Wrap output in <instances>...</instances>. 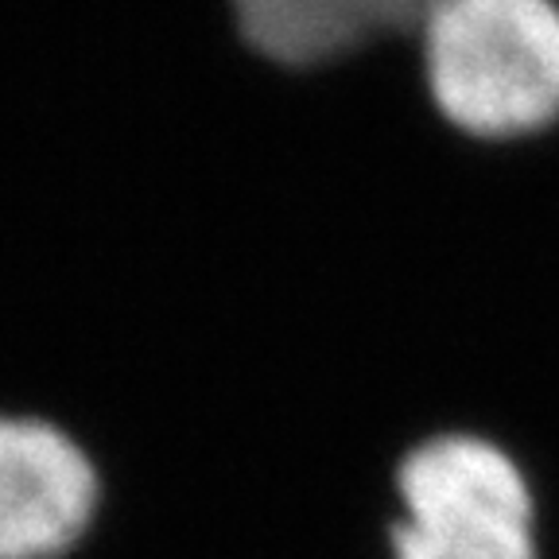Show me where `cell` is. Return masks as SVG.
<instances>
[{
	"mask_svg": "<svg viewBox=\"0 0 559 559\" xmlns=\"http://www.w3.org/2000/svg\"><path fill=\"white\" fill-rule=\"evenodd\" d=\"M431 4L436 0H226L237 39L292 74L412 44Z\"/></svg>",
	"mask_w": 559,
	"mask_h": 559,
	"instance_id": "277c9868",
	"label": "cell"
},
{
	"mask_svg": "<svg viewBox=\"0 0 559 559\" xmlns=\"http://www.w3.org/2000/svg\"><path fill=\"white\" fill-rule=\"evenodd\" d=\"M393 559H536L521 466L481 436H436L396 466Z\"/></svg>",
	"mask_w": 559,
	"mask_h": 559,
	"instance_id": "7a4b0ae2",
	"label": "cell"
},
{
	"mask_svg": "<svg viewBox=\"0 0 559 559\" xmlns=\"http://www.w3.org/2000/svg\"><path fill=\"white\" fill-rule=\"evenodd\" d=\"M97 471L62 428L0 412V559H62L90 533Z\"/></svg>",
	"mask_w": 559,
	"mask_h": 559,
	"instance_id": "3957f363",
	"label": "cell"
},
{
	"mask_svg": "<svg viewBox=\"0 0 559 559\" xmlns=\"http://www.w3.org/2000/svg\"><path fill=\"white\" fill-rule=\"evenodd\" d=\"M412 51L431 114L474 148L559 124V0H436Z\"/></svg>",
	"mask_w": 559,
	"mask_h": 559,
	"instance_id": "6da1fadb",
	"label": "cell"
}]
</instances>
